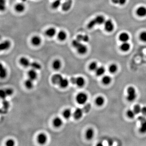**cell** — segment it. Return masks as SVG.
Returning <instances> with one entry per match:
<instances>
[{
  "mask_svg": "<svg viewBox=\"0 0 146 146\" xmlns=\"http://www.w3.org/2000/svg\"><path fill=\"white\" fill-rule=\"evenodd\" d=\"M85 81L84 79L82 77L76 78V84L79 87H82L85 85Z\"/></svg>",
  "mask_w": 146,
  "mask_h": 146,
  "instance_id": "cell-23",
  "label": "cell"
},
{
  "mask_svg": "<svg viewBox=\"0 0 146 146\" xmlns=\"http://www.w3.org/2000/svg\"><path fill=\"white\" fill-rule=\"evenodd\" d=\"M56 30L54 28H48L46 31V35L48 37L50 38H52L56 35Z\"/></svg>",
  "mask_w": 146,
  "mask_h": 146,
  "instance_id": "cell-13",
  "label": "cell"
},
{
  "mask_svg": "<svg viewBox=\"0 0 146 146\" xmlns=\"http://www.w3.org/2000/svg\"><path fill=\"white\" fill-rule=\"evenodd\" d=\"M117 70V67L115 64H112L110 66L109 68V70L110 72L114 73L116 72Z\"/></svg>",
  "mask_w": 146,
  "mask_h": 146,
  "instance_id": "cell-36",
  "label": "cell"
},
{
  "mask_svg": "<svg viewBox=\"0 0 146 146\" xmlns=\"http://www.w3.org/2000/svg\"><path fill=\"white\" fill-rule=\"evenodd\" d=\"M5 91L7 96H10L13 93V90L11 89V88H8V89H7L6 90H5Z\"/></svg>",
  "mask_w": 146,
  "mask_h": 146,
  "instance_id": "cell-45",
  "label": "cell"
},
{
  "mask_svg": "<svg viewBox=\"0 0 146 146\" xmlns=\"http://www.w3.org/2000/svg\"><path fill=\"white\" fill-rule=\"evenodd\" d=\"M62 123L63 122L61 119L58 117L55 118L53 121V124L56 127H60L62 125Z\"/></svg>",
  "mask_w": 146,
  "mask_h": 146,
  "instance_id": "cell-25",
  "label": "cell"
},
{
  "mask_svg": "<svg viewBox=\"0 0 146 146\" xmlns=\"http://www.w3.org/2000/svg\"><path fill=\"white\" fill-rule=\"evenodd\" d=\"M91 109V105L90 103H87L84 106L82 110L83 112L85 113H88L89 112L90 110Z\"/></svg>",
  "mask_w": 146,
  "mask_h": 146,
  "instance_id": "cell-35",
  "label": "cell"
},
{
  "mask_svg": "<svg viewBox=\"0 0 146 146\" xmlns=\"http://www.w3.org/2000/svg\"><path fill=\"white\" fill-rule=\"evenodd\" d=\"M95 71H96V75L98 76H99L103 75L104 73L105 69L103 67H98Z\"/></svg>",
  "mask_w": 146,
  "mask_h": 146,
  "instance_id": "cell-27",
  "label": "cell"
},
{
  "mask_svg": "<svg viewBox=\"0 0 146 146\" xmlns=\"http://www.w3.org/2000/svg\"><path fill=\"white\" fill-rule=\"evenodd\" d=\"M89 69L91 71H96L97 68H98L97 64L96 62H92L90 65L89 67Z\"/></svg>",
  "mask_w": 146,
  "mask_h": 146,
  "instance_id": "cell-38",
  "label": "cell"
},
{
  "mask_svg": "<svg viewBox=\"0 0 146 146\" xmlns=\"http://www.w3.org/2000/svg\"><path fill=\"white\" fill-rule=\"evenodd\" d=\"M104 28L106 31L111 32L114 29V25L111 20H108L105 22Z\"/></svg>",
  "mask_w": 146,
  "mask_h": 146,
  "instance_id": "cell-6",
  "label": "cell"
},
{
  "mask_svg": "<svg viewBox=\"0 0 146 146\" xmlns=\"http://www.w3.org/2000/svg\"><path fill=\"white\" fill-rule=\"evenodd\" d=\"M28 76L29 78L32 81H34L36 79L37 77V73L35 70L32 69L29 71L28 72Z\"/></svg>",
  "mask_w": 146,
  "mask_h": 146,
  "instance_id": "cell-19",
  "label": "cell"
},
{
  "mask_svg": "<svg viewBox=\"0 0 146 146\" xmlns=\"http://www.w3.org/2000/svg\"><path fill=\"white\" fill-rule=\"evenodd\" d=\"M1 78H5L7 76V71L3 67L2 65H1V68H0V74Z\"/></svg>",
  "mask_w": 146,
  "mask_h": 146,
  "instance_id": "cell-33",
  "label": "cell"
},
{
  "mask_svg": "<svg viewBox=\"0 0 146 146\" xmlns=\"http://www.w3.org/2000/svg\"><path fill=\"white\" fill-rule=\"evenodd\" d=\"M76 78L72 77L70 79V82L73 84H76Z\"/></svg>",
  "mask_w": 146,
  "mask_h": 146,
  "instance_id": "cell-47",
  "label": "cell"
},
{
  "mask_svg": "<svg viewBox=\"0 0 146 146\" xmlns=\"http://www.w3.org/2000/svg\"><path fill=\"white\" fill-rule=\"evenodd\" d=\"M31 42L34 46H38L40 45L42 43V39L39 37L35 36L32 38Z\"/></svg>",
  "mask_w": 146,
  "mask_h": 146,
  "instance_id": "cell-11",
  "label": "cell"
},
{
  "mask_svg": "<svg viewBox=\"0 0 146 146\" xmlns=\"http://www.w3.org/2000/svg\"><path fill=\"white\" fill-rule=\"evenodd\" d=\"M72 0H65L62 5V9L64 11H67L71 8Z\"/></svg>",
  "mask_w": 146,
  "mask_h": 146,
  "instance_id": "cell-7",
  "label": "cell"
},
{
  "mask_svg": "<svg viewBox=\"0 0 146 146\" xmlns=\"http://www.w3.org/2000/svg\"><path fill=\"white\" fill-rule=\"evenodd\" d=\"M3 108L4 109V110H5L4 111H7V109L9 108L10 107V104L8 102H7V101L3 99Z\"/></svg>",
  "mask_w": 146,
  "mask_h": 146,
  "instance_id": "cell-39",
  "label": "cell"
},
{
  "mask_svg": "<svg viewBox=\"0 0 146 146\" xmlns=\"http://www.w3.org/2000/svg\"><path fill=\"white\" fill-rule=\"evenodd\" d=\"M130 48V45L127 42H123V43L121 45L120 48L121 50L124 52H127L128 51Z\"/></svg>",
  "mask_w": 146,
  "mask_h": 146,
  "instance_id": "cell-21",
  "label": "cell"
},
{
  "mask_svg": "<svg viewBox=\"0 0 146 146\" xmlns=\"http://www.w3.org/2000/svg\"><path fill=\"white\" fill-rule=\"evenodd\" d=\"M105 18L103 16H98L88 22L87 24V28L91 29L97 25H101L104 23Z\"/></svg>",
  "mask_w": 146,
  "mask_h": 146,
  "instance_id": "cell-2",
  "label": "cell"
},
{
  "mask_svg": "<svg viewBox=\"0 0 146 146\" xmlns=\"http://www.w3.org/2000/svg\"><path fill=\"white\" fill-rule=\"evenodd\" d=\"M25 9V6L24 4L22 3H19L16 4L15 6V10L18 13L23 12Z\"/></svg>",
  "mask_w": 146,
  "mask_h": 146,
  "instance_id": "cell-14",
  "label": "cell"
},
{
  "mask_svg": "<svg viewBox=\"0 0 146 146\" xmlns=\"http://www.w3.org/2000/svg\"><path fill=\"white\" fill-rule=\"evenodd\" d=\"M140 38L142 42H146V31H144L141 33L140 35Z\"/></svg>",
  "mask_w": 146,
  "mask_h": 146,
  "instance_id": "cell-41",
  "label": "cell"
},
{
  "mask_svg": "<svg viewBox=\"0 0 146 146\" xmlns=\"http://www.w3.org/2000/svg\"><path fill=\"white\" fill-rule=\"evenodd\" d=\"M47 137L43 134H39L38 138V142L41 145H43L47 141Z\"/></svg>",
  "mask_w": 146,
  "mask_h": 146,
  "instance_id": "cell-17",
  "label": "cell"
},
{
  "mask_svg": "<svg viewBox=\"0 0 146 146\" xmlns=\"http://www.w3.org/2000/svg\"><path fill=\"white\" fill-rule=\"evenodd\" d=\"M68 81L67 80V79H65H65L63 78L59 84V85L60 86V87L65 88L67 87L68 85Z\"/></svg>",
  "mask_w": 146,
  "mask_h": 146,
  "instance_id": "cell-28",
  "label": "cell"
},
{
  "mask_svg": "<svg viewBox=\"0 0 146 146\" xmlns=\"http://www.w3.org/2000/svg\"><path fill=\"white\" fill-rule=\"evenodd\" d=\"M20 64L24 67H28L31 65V63L28 59L25 57H22L20 60Z\"/></svg>",
  "mask_w": 146,
  "mask_h": 146,
  "instance_id": "cell-20",
  "label": "cell"
},
{
  "mask_svg": "<svg viewBox=\"0 0 146 146\" xmlns=\"http://www.w3.org/2000/svg\"><path fill=\"white\" fill-rule=\"evenodd\" d=\"M141 113H142V114L145 116H146V107L145 106L142 108Z\"/></svg>",
  "mask_w": 146,
  "mask_h": 146,
  "instance_id": "cell-46",
  "label": "cell"
},
{
  "mask_svg": "<svg viewBox=\"0 0 146 146\" xmlns=\"http://www.w3.org/2000/svg\"><path fill=\"white\" fill-rule=\"evenodd\" d=\"M33 81L31 79H29L26 81L25 85L26 87L28 89H31L33 87Z\"/></svg>",
  "mask_w": 146,
  "mask_h": 146,
  "instance_id": "cell-29",
  "label": "cell"
},
{
  "mask_svg": "<svg viewBox=\"0 0 146 146\" xmlns=\"http://www.w3.org/2000/svg\"><path fill=\"white\" fill-rule=\"evenodd\" d=\"M130 39V36L126 32H123L121 33L119 36V40L121 41V42H127Z\"/></svg>",
  "mask_w": 146,
  "mask_h": 146,
  "instance_id": "cell-16",
  "label": "cell"
},
{
  "mask_svg": "<svg viewBox=\"0 0 146 146\" xmlns=\"http://www.w3.org/2000/svg\"><path fill=\"white\" fill-rule=\"evenodd\" d=\"M94 135V132L92 129H89L86 132V138L87 139L91 140L92 138Z\"/></svg>",
  "mask_w": 146,
  "mask_h": 146,
  "instance_id": "cell-24",
  "label": "cell"
},
{
  "mask_svg": "<svg viewBox=\"0 0 146 146\" xmlns=\"http://www.w3.org/2000/svg\"><path fill=\"white\" fill-rule=\"evenodd\" d=\"M87 96L83 92H81L78 94L76 97V101L80 104H84L87 101Z\"/></svg>",
  "mask_w": 146,
  "mask_h": 146,
  "instance_id": "cell-4",
  "label": "cell"
},
{
  "mask_svg": "<svg viewBox=\"0 0 146 146\" xmlns=\"http://www.w3.org/2000/svg\"><path fill=\"white\" fill-rule=\"evenodd\" d=\"M135 113L134 112V110H128L127 112V115L128 117L129 118H134L135 115Z\"/></svg>",
  "mask_w": 146,
  "mask_h": 146,
  "instance_id": "cell-42",
  "label": "cell"
},
{
  "mask_svg": "<svg viewBox=\"0 0 146 146\" xmlns=\"http://www.w3.org/2000/svg\"><path fill=\"white\" fill-rule=\"evenodd\" d=\"M30 66L33 69L35 70H39L41 68V66L37 62L31 63Z\"/></svg>",
  "mask_w": 146,
  "mask_h": 146,
  "instance_id": "cell-30",
  "label": "cell"
},
{
  "mask_svg": "<svg viewBox=\"0 0 146 146\" xmlns=\"http://www.w3.org/2000/svg\"><path fill=\"white\" fill-rule=\"evenodd\" d=\"M138 120L141 122V127L140 129L141 132H146V119L143 116H140L138 117Z\"/></svg>",
  "mask_w": 146,
  "mask_h": 146,
  "instance_id": "cell-5",
  "label": "cell"
},
{
  "mask_svg": "<svg viewBox=\"0 0 146 146\" xmlns=\"http://www.w3.org/2000/svg\"><path fill=\"white\" fill-rule=\"evenodd\" d=\"M111 78L110 77L108 76H106L103 77L102 79V82L105 85L109 84L111 82Z\"/></svg>",
  "mask_w": 146,
  "mask_h": 146,
  "instance_id": "cell-34",
  "label": "cell"
},
{
  "mask_svg": "<svg viewBox=\"0 0 146 146\" xmlns=\"http://www.w3.org/2000/svg\"><path fill=\"white\" fill-rule=\"evenodd\" d=\"M61 0H56L52 4V7L54 9H56L60 6Z\"/></svg>",
  "mask_w": 146,
  "mask_h": 146,
  "instance_id": "cell-32",
  "label": "cell"
},
{
  "mask_svg": "<svg viewBox=\"0 0 146 146\" xmlns=\"http://www.w3.org/2000/svg\"><path fill=\"white\" fill-rule=\"evenodd\" d=\"M141 110H142V108H141V106L138 105H136L134 107V111L135 114H138L141 113Z\"/></svg>",
  "mask_w": 146,
  "mask_h": 146,
  "instance_id": "cell-40",
  "label": "cell"
},
{
  "mask_svg": "<svg viewBox=\"0 0 146 146\" xmlns=\"http://www.w3.org/2000/svg\"><path fill=\"white\" fill-rule=\"evenodd\" d=\"M21 0L22 2H25L27 0Z\"/></svg>",
  "mask_w": 146,
  "mask_h": 146,
  "instance_id": "cell-52",
  "label": "cell"
},
{
  "mask_svg": "<svg viewBox=\"0 0 146 146\" xmlns=\"http://www.w3.org/2000/svg\"><path fill=\"white\" fill-rule=\"evenodd\" d=\"M11 42L8 40L5 41L1 43L0 45V49L1 51L5 50L10 48L11 46Z\"/></svg>",
  "mask_w": 146,
  "mask_h": 146,
  "instance_id": "cell-9",
  "label": "cell"
},
{
  "mask_svg": "<svg viewBox=\"0 0 146 146\" xmlns=\"http://www.w3.org/2000/svg\"><path fill=\"white\" fill-rule=\"evenodd\" d=\"M83 110L82 109L78 108L75 110V112L74 113V118L75 119H81L82 117L83 114Z\"/></svg>",
  "mask_w": 146,
  "mask_h": 146,
  "instance_id": "cell-12",
  "label": "cell"
},
{
  "mask_svg": "<svg viewBox=\"0 0 146 146\" xmlns=\"http://www.w3.org/2000/svg\"><path fill=\"white\" fill-rule=\"evenodd\" d=\"M113 143V142L111 139H109L108 141V144L109 145H112Z\"/></svg>",
  "mask_w": 146,
  "mask_h": 146,
  "instance_id": "cell-49",
  "label": "cell"
},
{
  "mask_svg": "<svg viewBox=\"0 0 146 146\" xmlns=\"http://www.w3.org/2000/svg\"><path fill=\"white\" fill-rule=\"evenodd\" d=\"M71 115V111L69 109L65 110L63 113V117L66 119H68Z\"/></svg>",
  "mask_w": 146,
  "mask_h": 146,
  "instance_id": "cell-31",
  "label": "cell"
},
{
  "mask_svg": "<svg viewBox=\"0 0 146 146\" xmlns=\"http://www.w3.org/2000/svg\"><path fill=\"white\" fill-rule=\"evenodd\" d=\"M57 38L60 41H64L67 38V35L64 31H60L58 32Z\"/></svg>",
  "mask_w": 146,
  "mask_h": 146,
  "instance_id": "cell-18",
  "label": "cell"
},
{
  "mask_svg": "<svg viewBox=\"0 0 146 146\" xmlns=\"http://www.w3.org/2000/svg\"><path fill=\"white\" fill-rule=\"evenodd\" d=\"M97 145L98 146H99H99H102V145H103V144H102V142H99V143H98Z\"/></svg>",
  "mask_w": 146,
  "mask_h": 146,
  "instance_id": "cell-51",
  "label": "cell"
},
{
  "mask_svg": "<svg viewBox=\"0 0 146 146\" xmlns=\"http://www.w3.org/2000/svg\"><path fill=\"white\" fill-rule=\"evenodd\" d=\"M112 2L114 4H119V0H111Z\"/></svg>",
  "mask_w": 146,
  "mask_h": 146,
  "instance_id": "cell-50",
  "label": "cell"
},
{
  "mask_svg": "<svg viewBox=\"0 0 146 146\" xmlns=\"http://www.w3.org/2000/svg\"><path fill=\"white\" fill-rule=\"evenodd\" d=\"M96 104L98 106H101L103 105L104 102V99L102 97H98L95 100Z\"/></svg>",
  "mask_w": 146,
  "mask_h": 146,
  "instance_id": "cell-26",
  "label": "cell"
},
{
  "mask_svg": "<svg viewBox=\"0 0 146 146\" xmlns=\"http://www.w3.org/2000/svg\"><path fill=\"white\" fill-rule=\"evenodd\" d=\"M5 0H0V11H5Z\"/></svg>",
  "mask_w": 146,
  "mask_h": 146,
  "instance_id": "cell-37",
  "label": "cell"
},
{
  "mask_svg": "<svg viewBox=\"0 0 146 146\" xmlns=\"http://www.w3.org/2000/svg\"><path fill=\"white\" fill-rule=\"evenodd\" d=\"M15 142L14 141L12 140H9L8 141H7L6 145L7 146H13L14 145Z\"/></svg>",
  "mask_w": 146,
  "mask_h": 146,
  "instance_id": "cell-44",
  "label": "cell"
},
{
  "mask_svg": "<svg viewBox=\"0 0 146 146\" xmlns=\"http://www.w3.org/2000/svg\"><path fill=\"white\" fill-rule=\"evenodd\" d=\"M137 15L141 17H145L146 16V8L143 6L139 7L137 10Z\"/></svg>",
  "mask_w": 146,
  "mask_h": 146,
  "instance_id": "cell-10",
  "label": "cell"
},
{
  "mask_svg": "<svg viewBox=\"0 0 146 146\" xmlns=\"http://www.w3.org/2000/svg\"><path fill=\"white\" fill-rule=\"evenodd\" d=\"M77 40L79 42H87L89 40V37L87 35H78L76 37Z\"/></svg>",
  "mask_w": 146,
  "mask_h": 146,
  "instance_id": "cell-15",
  "label": "cell"
},
{
  "mask_svg": "<svg viewBox=\"0 0 146 146\" xmlns=\"http://www.w3.org/2000/svg\"><path fill=\"white\" fill-rule=\"evenodd\" d=\"M61 65V63L60 60H56L53 63V67L55 70H57L60 69Z\"/></svg>",
  "mask_w": 146,
  "mask_h": 146,
  "instance_id": "cell-22",
  "label": "cell"
},
{
  "mask_svg": "<svg viewBox=\"0 0 146 146\" xmlns=\"http://www.w3.org/2000/svg\"><path fill=\"white\" fill-rule=\"evenodd\" d=\"M72 45L74 48L76 49L77 50L79 54H86L87 52L88 49L86 45L82 43L81 42H79L76 39L73 41Z\"/></svg>",
  "mask_w": 146,
  "mask_h": 146,
  "instance_id": "cell-1",
  "label": "cell"
},
{
  "mask_svg": "<svg viewBox=\"0 0 146 146\" xmlns=\"http://www.w3.org/2000/svg\"><path fill=\"white\" fill-rule=\"evenodd\" d=\"M127 99L130 102L134 100L136 97V94L135 88L132 87H130L127 89Z\"/></svg>",
  "mask_w": 146,
  "mask_h": 146,
  "instance_id": "cell-3",
  "label": "cell"
},
{
  "mask_svg": "<svg viewBox=\"0 0 146 146\" xmlns=\"http://www.w3.org/2000/svg\"><path fill=\"white\" fill-rule=\"evenodd\" d=\"M127 0H119V4L120 5H123L126 3Z\"/></svg>",
  "mask_w": 146,
  "mask_h": 146,
  "instance_id": "cell-48",
  "label": "cell"
},
{
  "mask_svg": "<svg viewBox=\"0 0 146 146\" xmlns=\"http://www.w3.org/2000/svg\"><path fill=\"white\" fill-rule=\"evenodd\" d=\"M63 78L61 76L60 74H55L52 77V82L55 85H59Z\"/></svg>",
  "mask_w": 146,
  "mask_h": 146,
  "instance_id": "cell-8",
  "label": "cell"
},
{
  "mask_svg": "<svg viewBox=\"0 0 146 146\" xmlns=\"http://www.w3.org/2000/svg\"><path fill=\"white\" fill-rule=\"evenodd\" d=\"M0 96L2 99H5L7 96L5 90H1L0 91Z\"/></svg>",
  "mask_w": 146,
  "mask_h": 146,
  "instance_id": "cell-43",
  "label": "cell"
}]
</instances>
